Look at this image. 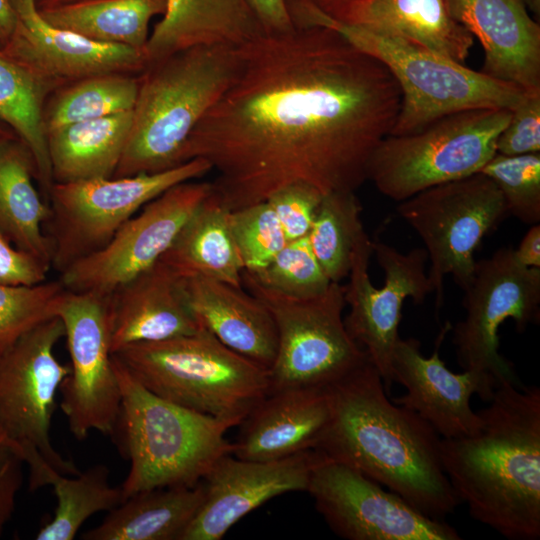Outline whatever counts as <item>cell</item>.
Returning a JSON list of instances; mask_svg holds the SVG:
<instances>
[{
    "instance_id": "obj_1",
    "label": "cell",
    "mask_w": 540,
    "mask_h": 540,
    "mask_svg": "<svg viewBox=\"0 0 540 540\" xmlns=\"http://www.w3.org/2000/svg\"><path fill=\"white\" fill-rule=\"evenodd\" d=\"M239 50L234 79L192 131L182 163L206 160L230 211L292 184L355 192L401 105L387 67L320 25L262 32Z\"/></svg>"
},
{
    "instance_id": "obj_2",
    "label": "cell",
    "mask_w": 540,
    "mask_h": 540,
    "mask_svg": "<svg viewBox=\"0 0 540 540\" xmlns=\"http://www.w3.org/2000/svg\"><path fill=\"white\" fill-rule=\"evenodd\" d=\"M330 417L314 450L349 465L439 520L461 503L444 471L440 436L387 397L375 366L364 364L327 386Z\"/></svg>"
},
{
    "instance_id": "obj_3",
    "label": "cell",
    "mask_w": 540,
    "mask_h": 540,
    "mask_svg": "<svg viewBox=\"0 0 540 540\" xmlns=\"http://www.w3.org/2000/svg\"><path fill=\"white\" fill-rule=\"evenodd\" d=\"M477 429L441 438L444 471L476 521L510 540L540 538V388L499 383Z\"/></svg>"
},
{
    "instance_id": "obj_4",
    "label": "cell",
    "mask_w": 540,
    "mask_h": 540,
    "mask_svg": "<svg viewBox=\"0 0 540 540\" xmlns=\"http://www.w3.org/2000/svg\"><path fill=\"white\" fill-rule=\"evenodd\" d=\"M239 47L199 45L147 63L112 177L158 173L183 164L189 136L236 75Z\"/></svg>"
},
{
    "instance_id": "obj_5",
    "label": "cell",
    "mask_w": 540,
    "mask_h": 540,
    "mask_svg": "<svg viewBox=\"0 0 540 540\" xmlns=\"http://www.w3.org/2000/svg\"><path fill=\"white\" fill-rule=\"evenodd\" d=\"M113 365L121 404L111 437L130 463L120 485L124 499L154 488L196 486L232 452L230 423L154 394L114 354Z\"/></svg>"
},
{
    "instance_id": "obj_6",
    "label": "cell",
    "mask_w": 540,
    "mask_h": 540,
    "mask_svg": "<svg viewBox=\"0 0 540 540\" xmlns=\"http://www.w3.org/2000/svg\"><path fill=\"white\" fill-rule=\"evenodd\" d=\"M293 16L299 25H320L337 31L387 67L402 93L389 135L415 133L442 117L471 109L512 111L527 93L535 92L474 71L402 39L339 22L307 1L295 4Z\"/></svg>"
},
{
    "instance_id": "obj_7",
    "label": "cell",
    "mask_w": 540,
    "mask_h": 540,
    "mask_svg": "<svg viewBox=\"0 0 540 540\" xmlns=\"http://www.w3.org/2000/svg\"><path fill=\"white\" fill-rule=\"evenodd\" d=\"M115 356L154 394L238 426L269 390L268 370L201 328L128 345Z\"/></svg>"
},
{
    "instance_id": "obj_8",
    "label": "cell",
    "mask_w": 540,
    "mask_h": 540,
    "mask_svg": "<svg viewBox=\"0 0 540 540\" xmlns=\"http://www.w3.org/2000/svg\"><path fill=\"white\" fill-rule=\"evenodd\" d=\"M511 110L471 109L405 135H387L367 168L380 193L401 202L428 188L479 173L496 154Z\"/></svg>"
},
{
    "instance_id": "obj_9",
    "label": "cell",
    "mask_w": 540,
    "mask_h": 540,
    "mask_svg": "<svg viewBox=\"0 0 540 540\" xmlns=\"http://www.w3.org/2000/svg\"><path fill=\"white\" fill-rule=\"evenodd\" d=\"M242 286L266 306L277 330L268 392L327 387L369 360L346 330L345 288L339 282H331L320 295L296 298L264 286L243 270Z\"/></svg>"
},
{
    "instance_id": "obj_10",
    "label": "cell",
    "mask_w": 540,
    "mask_h": 540,
    "mask_svg": "<svg viewBox=\"0 0 540 540\" xmlns=\"http://www.w3.org/2000/svg\"><path fill=\"white\" fill-rule=\"evenodd\" d=\"M212 171L204 159H191L158 173L54 183L44 224L51 267L62 273L102 249L144 205L170 187Z\"/></svg>"
},
{
    "instance_id": "obj_11",
    "label": "cell",
    "mask_w": 540,
    "mask_h": 540,
    "mask_svg": "<svg viewBox=\"0 0 540 540\" xmlns=\"http://www.w3.org/2000/svg\"><path fill=\"white\" fill-rule=\"evenodd\" d=\"M397 212L425 245L437 311L445 276L465 290L473 279L475 251L508 216L501 192L481 172L423 190L401 201Z\"/></svg>"
},
{
    "instance_id": "obj_12",
    "label": "cell",
    "mask_w": 540,
    "mask_h": 540,
    "mask_svg": "<svg viewBox=\"0 0 540 540\" xmlns=\"http://www.w3.org/2000/svg\"><path fill=\"white\" fill-rule=\"evenodd\" d=\"M425 248L401 253L365 233L352 255L344 298L348 334L381 375L387 392L392 384V356L400 339L399 325L406 298L421 304L433 292L425 265Z\"/></svg>"
},
{
    "instance_id": "obj_13",
    "label": "cell",
    "mask_w": 540,
    "mask_h": 540,
    "mask_svg": "<svg viewBox=\"0 0 540 540\" xmlns=\"http://www.w3.org/2000/svg\"><path fill=\"white\" fill-rule=\"evenodd\" d=\"M465 317L451 327L459 365L491 375L497 385L519 383L513 364L499 352V328L513 319L517 331L540 320V268L526 267L514 248L501 247L476 261L473 279L463 290Z\"/></svg>"
},
{
    "instance_id": "obj_14",
    "label": "cell",
    "mask_w": 540,
    "mask_h": 540,
    "mask_svg": "<svg viewBox=\"0 0 540 540\" xmlns=\"http://www.w3.org/2000/svg\"><path fill=\"white\" fill-rule=\"evenodd\" d=\"M64 336L56 316L0 353V423L21 449L25 464L41 456L60 473L77 475L79 469L55 450L50 437L56 395L71 371L54 354Z\"/></svg>"
},
{
    "instance_id": "obj_15",
    "label": "cell",
    "mask_w": 540,
    "mask_h": 540,
    "mask_svg": "<svg viewBox=\"0 0 540 540\" xmlns=\"http://www.w3.org/2000/svg\"><path fill=\"white\" fill-rule=\"evenodd\" d=\"M56 316L64 325L70 374L61 384V409L77 440L112 435L121 404L113 365L108 295L66 289Z\"/></svg>"
},
{
    "instance_id": "obj_16",
    "label": "cell",
    "mask_w": 540,
    "mask_h": 540,
    "mask_svg": "<svg viewBox=\"0 0 540 540\" xmlns=\"http://www.w3.org/2000/svg\"><path fill=\"white\" fill-rule=\"evenodd\" d=\"M306 491L329 528L343 539H462L445 520L425 515L359 470L322 454Z\"/></svg>"
},
{
    "instance_id": "obj_17",
    "label": "cell",
    "mask_w": 540,
    "mask_h": 540,
    "mask_svg": "<svg viewBox=\"0 0 540 540\" xmlns=\"http://www.w3.org/2000/svg\"><path fill=\"white\" fill-rule=\"evenodd\" d=\"M212 191L211 182L194 180L170 187L144 205L102 249L60 273L59 280L69 291L110 295L160 260Z\"/></svg>"
},
{
    "instance_id": "obj_18",
    "label": "cell",
    "mask_w": 540,
    "mask_h": 540,
    "mask_svg": "<svg viewBox=\"0 0 540 540\" xmlns=\"http://www.w3.org/2000/svg\"><path fill=\"white\" fill-rule=\"evenodd\" d=\"M452 324L447 321L437 335L433 353H421L415 338L398 340L392 356V381L400 383L406 392L392 401L427 422L440 438H456L474 432L480 422L470 401L477 395L489 401L497 386L488 374L464 370L452 372L440 357L445 336Z\"/></svg>"
},
{
    "instance_id": "obj_19",
    "label": "cell",
    "mask_w": 540,
    "mask_h": 540,
    "mask_svg": "<svg viewBox=\"0 0 540 540\" xmlns=\"http://www.w3.org/2000/svg\"><path fill=\"white\" fill-rule=\"evenodd\" d=\"M308 450L273 461L220 457L202 480L204 496L181 540H220L245 515L279 495L306 491L320 459Z\"/></svg>"
},
{
    "instance_id": "obj_20",
    "label": "cell",
    "mask_w": 540,
    "mask_h": 540,
    "mask_svg": "<svg viewBox=\"0 0 540 540\" xmlns=\"http://www.w3.org/2000/svg\"><path fill=\"white\" fill-rule=\"evenodd\" d=\"M17 24L3 50L24 64L52 92L99 74H140L145 53L89 40L57 28L40 15L34 0H12Z\"/></svg>"
},
{
    "instance_id": "obj_21",
    "label": "cell",
    "mask_w": 540,
    "mask_h": 540,
    "mask_svg": "<svg viewBox=\"0 0 540 540\" xmlns=\"http://www.w3.org/2000/svg\"><path fill=\"white\" fill-rule=\"evenodd\" d=\"M446 2L453 18L482 45V73L540 91V26L522 0Z\"/></svg>"
},
{
    "instance_id": "obj_22",
    "label": "cell",
    "mask_w": 540,
    "mask_h": 540,
    "mask_svg": "<svg viewBox=\"0 0 540 540\" xmlns=\"http://www.w3.org/2000/svg\"><path fill=\"white\" fill-rule=\"evenodd\" d=\"M330 417L327 387L271 391L238 425L231 454L273 461L316 447Z\"/></svg>"
},
{
    "instance_id": "obj_23",
    "label": "cell",
    "mask_w": 540,
    "mask_h": 540,
    "mask_svg": "<svg viewBox=\"0 0 540 540\" xmlns=\"http://www.w3.org/2000/svg\"><path fill=\"white\" fill-rule=\"evenodd\" d=\"M112 354L135 343L201 329L186 303L181 278L158 261L108 295Z\"/></svg>"
},
{
    "instance_id": "obj_24",
    "label": "cell",
    "mask_w": 540,
    "mask_h": 540,
    "mask_svg": "<svg viewBox=\"0 0 540 540\" xmlns=\"http://www.w3.org/2000/svg\"><path fill=\"white\" fill-rule=\"evenodd\" d=\"M180 278L186 303L199 326L269 370L276 357L278 337L266 306L243 287L203 276Z\"/></svg>"
},
{
    "instance_id": "obj_25",
    "label": "cell",
    "mask_w": 540,
    "mask_h": 540,
    "mask_svg": "<svg viewBox=\"0 0 540 540\" xmlns=\"http://www.w3.org/2000/svg\"><path fill=\"white\" fill-rule=\"evenodd\" d=\"M263 32L245 0H167L145 48L147 63L199 46H241Z\"/></svg>"
},
{
    "instance_id": "obj_26",
    "label": "cell",
    "mask_w": 540,
    "mask_h": 540,
    "mask_svg": "<svg viewBox=\"0 0 540 540\" xmlns=\"http://www.w3.org/2000/svg\"><path fill=\"white\" fill-rule=\"evenodd\" d=\"M230 212L212 191L159 261L179 277L203 276L243 287L244 268L231 233Z\"/></svg>"
},
{
    "instance_id": "obj_27",
    "label": "cell",
    "mask_w": 540,
    "mask_h": 540,
    "mask_svg": "<svg viewBox=\"0 0 540 540\" xmlns=\"http://www.w3.org/2000/svg\"><path fill=\"white\" fill-rule=\"evenodd\" d=\"M204 496L193 487H161L125 498L83 540H181Z\"/></svg>"
},
{
    "instance_id": "obj_28",
    "label": "cell",
    "mask_w": 540,
    "mask_h": 540,
    "mask_svg": "<svg viewBox=\"0 0 540 540\" xmlns=\"http://www.w3.org/2000/svg\"><path fill=\"white\" fill-rule=\"evenodd\" d=\"M132 111L69 124L46 134L54 183L111 178L124 151Z\"/></svg>"
},
{
    "instance_id": "obj_29",
    "label": "cell",
    "mask_w": 540,
    "mask_h": 540,
    "mask_svg": "<svg viewBox=\"0 0 540 540\" xmlns=\"http://www.w3.org/2000/svg\"><path fill=\"white\" fill-rule=\"evenodd\" d=\"M35 164L18 138H0V230L18 249L51 266L44 232L49 205L36 190Z\"/></svg>"
},
{
    "instance_id": "obj_30",
    "label": "cell",
    "mask_w": 540,
    "mask_h": 540,
    "mask_svg": "<svg viewBox=\"0 0 540 540\" xmlns=\"http://www.w3.org/2000/svg\"><path fill=\"white\" fill-rule=\"evenodd\" d=\"M354 25L462 64L474 44L473 36L451 15L446 0H373Z\"/></svg>"
},
{
    "instance_id": "obj_31",
    "label": "cell",
    "mask_w": 540,
    "mask_h": 540,
    "mask_svg": "<svg viewBox=\"0 0 540 540\" xmlns=\"http://www.w3.org/2000/svg\"><path fill=\"white\" fill-rule=\"evenodd\" d=\"M167 0H90L38 10L49 24L89 40L145 53L149 23Z\"/></svg>"
},
{
    "instance_id": "obj_32",
    "label": "cell",
    "mask_w": 540,
    "mask_h": 540,
    "mask_svg": "<svg viewBox=\"0 0 540 540\" xmlns=\"http://www.w3.org/2000/svg\"><path fill=\"white\" fill-rule=\"evenodd\" d=\"M52 91L24 64L0 49V121L30 151L36 179L46 196L54 184L43 123V109Z\"/></svg>"
},
{
    "instance_id": "obj_33",
    "label": "cell",
    "mask_w": 540,
    "mask_h": 540,
    "mask_svg": "<svg viewBox=\"0 0 540 540\" xmlns=\"http://www.w3.org/2000/svg\"><path fill=\"white\" fill-rule=\"evenodd\" d=\"M109 469L97 464L70 478L54 467L45 473L43 486H51L57 505L51 520L36 533L37 540H72L84 522L99 512H109L123 500L120 486L109 481Z\"/></svg>"
},
{
    "instance_id": "obj_34",
    "label": "cell",
    "mask_w": 540,
    "mask_h": 540,
    "mask_svg": "<svg viewBox=\"0 0 540 540\" xmlns=\"http://www.w3.org/2000/svg\"><path fill=\"white\" fill-rule=\"evenodd\" d=\"M139 85L140 74L107 73L56 89L43 109L46 134L69 124L132 111Z\"/></svg>"
},
{
    "instance_id": "obj_35",
    "label": "cell",
    "mask_w": 540,
    "mask_h": 540,
    "mask_svg": "<svg viewBox=\"0 0 540 540\" xmlns=\"http://www.w3.org/2000/svg\"><path fill=\"white\" fill-rule=\"evenodd\" d=\"M362 206L355 192L323 196L308 234L311 248L331 282L349 274L353 251L366 233Z\"/></svg>"
},
{
    "instance_id": "obj_36",
    "label": "cell",
    "mask_w": 540,
    "mask_h": 540,
    "mask_svg": "<svg viewBox=\"0 0 540 540\" xmlns=\"http://www.w3.org/2000/svg\"><path fill=\"white\" fill-rule=\"evenodd\" d=\"M66 288L60 280L34 285L0 284V353L56 311Z\"/></svg>"
},
{
    "instance_id": "obj_37",
    "label": "cell",
    "mask_w": 540,
    "mask_h": 540,
    "mask_svg": "<svg viewBox=\"0 0 540 540\" xmlns=\"http://www.w3.org/2000/svg\"><path fill=\"white\" fill-rule=\"evenodd\" d=\"M480 172L501 192L508 215L528 225L540 223V152L496 153Z\"/></svg>"
},
{
    "instance_id": "obj_38",
    "label": "cell",
    "mask_w": 540,
    "mask_h": 540,
    "mask_svg": "<svg viewBox=\"0 0 540 540\" xmlns=\"http://www.w3.org/2000/svg\"><path fill=\"white\" fill-rule=\"evenodd\" d=\"M247 272L264 286L296 298L320 295L331 283L311 248L308 236L287 242L263 269Z\"/></svg>"
},
{
    "instance_id": "obj_39",
    "label": "cell",
    "mask_w": 540,
    "mask_h": 540,
    "mask_svg": "<svg viewBox=\"0 0 540 540\" xmlns=\"http://www.w3.org/2000/svg\"><path fill=\"white\" fill-rule=\"evenodd\" d=\"M230 229L243 268L250 272L266 267L288 242L267 201L231 211Z\"/></svg>"
},
{
    "instance_id": "obj_40",
    "label": "cell",
    "mask_w": 540,
    "mask_h": 540,
    "mask_svg": "<svg viewBox=\"0 0 540 540\" xmlns=\"http://www.w3.org/2000/svg\"><path fill=\"white\" fill-rule=\"evenodd\" d=\"M322 198L306 184L288 185L269 197L288 242L308 236Z\"/></svg>"
},
{
    "instance_id": "obj_41",
    "label": "cell",
    "mask_w": 540,
    "mask_h": 540,
    "mask_svg": "<svg viewBox=\"0 0 540 540\" xmlns=\"http://www.w3.org/2000/svg\"><path fill=\"white\" fill-rule=\"evenodd\" d=\"M540 152V91L529 92L511 111L496 142V153L522 155Z\"/></svg>"
},
{
    "instance_id": "obj_42",
    "label": "cell",
    "mask_w": 540,
    "mask_h": 540,
    "mask_svg": "<svg viewBox=\"0 0 540 540\" xmlns=\"http://www.w3.org/2000/svg\"><path fill=\"white\" fill-rule=\"evenodd\" d=\"M25 465L21 449L0 423V537L14 514Z\"/></svg>"
},
{
    "instance_id": "obj_43",
    "label": "cell",
    "mask_w": 540,
    "mask_h": 540,
    "mask_svg": "<svg viewBox=\"0 0 540 540\" xmlns=\"http://www.w3.org/2000/svg\"><path fill=\"white\" fill-rule=\"evenodd\" d=\"M51 266L18 249L0 230V284L34 285L46 281Z\"/></svg>"
},
{
    "instance_id": "obj_44",
    "label": "cell",
    "mask_w": 540,
    "mask_h": 540,
    "mask_svg": "<svg viewBox=\"0 0 540 540\" xmlns=\"http://www.w3.org/2000/svg\"><path fill=\"white\" fill-rule=\"evenodd\" d=\"M258 20L263 32L269 34L291 31L295 25L288 10L287 0H245Z\"/></svg>"
},
{
    "instance_id": "obj_45",
    "label": "cell",
    "mask_w": 540,
    "mask_h": 540,
    "mask_svg": "<svg viewBox=\"0 0 540 540\" xmlns=\"http://www.w3.org/2000/svg\"><path fill=\"white\" fill-rule=\"evenodd\" d=\"M327 16L346 24H357L373 0H305Z\"/></svg>"
},
{
    "instance_id": "obj_46",
    "label": "cell",
    "mask_w": 540,
    "mask_h": 540,
    "mask_svg": "<svg viewBox=\"0 0 540 540\" xmlns=\"http://www.w3.org/2000/svg\"><path fill=\"white\" fill-rule=\"evenodd\" d=\"M514 253L522 265L540 268V223L530 225Z\"/></svg>"
},
{
    "instance_id": "obj_47",
    "label": "cell",
    "mask_w": 540,
    "mask_h": 540,
    "mask_svg": "<svg viewBox=\"0 0 540 540\" xmlns=\"http://www.w3.org/2000/svg\"><path fill=\"white\" fill-rule=\"evenodd\" d=\"M16 24L17 16L12 0H0V43L2 48L14 33Z\"/></svg>"
},
{
    "instance_id": "obj_48",
    "label": "cell",
    "mask_w": 540,
    "mask_h": 540,
    "mask_svg": "<svg viewBox=\"0 0 540 540\" xmlns=\"http://www.w3.org/2000/svg\"><path fill=\"white\" fill-rule=\"evenodd\" d=\"M38 10L53 8L63 5H69L73 3H79L90 0H34Z\"/></svg>"
},
{
    "instance_id": "obj_49",
    "label": "cell",
    "mask_w": 540,
    "mask_h": 540,
    "mask_svg": "<svg viewBox=\"0 0 540 540\" xmlns=\"http://www.w3.org/2000/svg\"><path fill=\"white\" fill-rule=\"evenodd\" d=\"M0 138H18L12 129L0 121Z\"/></svg>"
},
{
    "instance_id": "obj_50",
    "label": "cell",
    "mask_w": 540,
    "mask_h": 540,
    "mask_svg": "<svg viewBox=\"0 0 540 540\" xmlns=\"http://www.w3.org/2000/svg\"><path fill=\"white\" fill-rule=\"evenodd\" d=\"M535 15L539 16L540 14V0H522Z\"/></svg>"
},
{
    "instance_id": "obj_51",
    "label": "cell",
    "mask_w": 540,
    "mask_h": 540,
    "mask_svg": "<svg viewBox=\"0 0 540 540\" xmlns=\"http://www.w3.org/2000/svg\"><path fill=\"white\" fill-rule=\"evenodd\" d=\"M1 48H2V46H1V43H0V49H1Z\"/></svg>"
}]
</instances>
